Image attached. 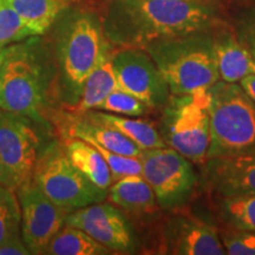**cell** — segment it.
Here are the masks:
<instances>
[{
	"label": "cell",
	"instance_id": "1",
	"mask_svg": "<svg viewBox=\"0 0 255 255\" xmlns=\"http://www.w3.org/2000/svg\"><path fill=\"white\" fill-rule=\"evenodd\" d=\"M101 19L110 45L143 49L223 23L214 2L197 0H107Z\"/></svg>",
	"mask_w": 255,
	"mask_h": 255
},
{
	"label": "cell",
	"instance_id": "2",
	"mask_svg": "<svg viewBox=\"0 0 255 255\" xmlns=\"http://www.w3.org/2000/svg\"><path fill=\"white\" fill-rule=\"evenodd\" d=\"M144 49L173 95L206 90L220 81L212 30L158 40Z\"/></svg>",
	"mask_w": 255,
	"mask_h": 255
},
{
	"label": "cell",
	"instance_id": "3",
	"mask_svg": "<svg viewBox=\"0 0 255 255\" xmlns=\"http://www.w3.org/2000/svg\"><path fill=\"white\" fill-rule=\"evenodd\" d=\"M209 91L208 159L255 151V102L239 83L220 79Z\"/></svg>",
	"mask_w": 255,
	"mask_h": 255
},
{
	"label": "cell",
	"instance_id": "4",
	"mask_svg": "<svg viewBox=\"0 0 255 255\" xmlns=\"http://www.w3.org/2000/svg\"><path fill=\"white\" fill-rule=\"evenodd\" d=\"M210 91L173 95L162 108L159 133L167 146L205 165L210 145Z\"/></svg>",
	"mask_w": 255,
	"mask_h": 255
},
{
	"label": "cell",
	"instance_id": "5",
	"mask_svg": "<svg viewBox=\"0 0 255 255\" xmlns=\"http://www.w3.org/2000/svg\"><path fill=\"white\" fill-rule=\"evenodd\" d=\"M47 70L27 45L2 49L0 68V109L43 120L50 92Z\"/></svg>",
	"mask_w": 255,
	"mask_h": 255
},
{
	"label": "cell",
	"instance_id": "6",
	"mask_svg": "<svg viewBox=\"0 0 255 255\" xmlns=\"http://www.w3.org/2000/svg\"><path fill=\"white\" fill-rule=\"evenodd\" d=\"M110 53L101 17L81 12L69 19L59 37L58 60L66 83L76 89L77 100L89 75Z\"/></svg>",
	"mask_w": 255,
	"mask_h": 255
},
{
	"label": "cell",
	"instance_id": "7",
	"mask_svg": "<svg viewBox=\"0 0 255 255\" xmlns=\"http://www.w3.org/2000/svg\"><path fill=\"white\" fill-rule=\"evenodd\" d=\"M33 178L52 202L69 213L104 202L108 196V190L92 183L71 163L63 143H51L40 152Z\"/></svg>",
	"mask_w": 255,
	"mask_h": 255
},
{
	"label": "cell",
	"instance_id": "8",
	"mask_svg": "<svg viewBox=\"0 0 255 255\" xmlns=\"http://www.w3.org/2000/svg\"><path fill=\"white\" fill-rule=\"evenodd\" d=\"M139 159L142 176L154 190L159 208L175 210L189 202L197 186L189 159L170 146L146 149Z\"/></svg>",
	"mask_w": 255,
	"mask_h": 255
},
{
	"label": "cell",
	"instance_id": "9",
	"mask_svg": "<svg viewBox=\"0 0 255 255\" xmlns=\"http://www.w3.org/2000/svg\"><path fill=\"white\" fill-rule=\"evenodd\" d=\"M23 115L0 109V173L1 181L17 191L33 178L39 136Z\"/></svg>",
	"mask_w": 255,
	"mask_h": 255
},
{
	"label": "cell",
	"instance_id": "10",
	"mask_svg": "<svg viewBox=\"0 0 255 255\" xmlns=\"http://www.w3.org/2000/svg\"><path fill=\"white\" fill-rule=\"evenodd\" d=\"M119 89L141 100L152 110H162L171 96L167 82L143 47L120 46L111 52Z\"/></svg>",
	"mask_w": 255,
	"mask_h": 255
},
{
	"label": "cell",
	"instance_id": "11",
	"mask_svg": "<svg viewBox=\"0 0 255 255\" xmlns=\"http://www.w3.org/2000/svg\"><path fill=\"white\" fill-rule=\"evenodd\" d=\"M20 234L31 254H44L52 238L66 225L68 210L57 206L32 178L17 190Z\"/></svg>",
	"mask_w": 255,
	"mask_h": 255
},
{
	"label": "cell",
	"instance_id": "12",
	"mask_svg": "<svg viewBox=\"0 0 255 255\" xmlns=\"http://www.w3.org/2000/svg\"><path fill=\"white\" fill-rule=\"evenodd\" d=\"M66 225L82 229L110 251H133L131 226L113 203H92L72 210L66 216Z\"/></svg>",
	"mask_w": 255,
	"mask_h": 255
},
{
	"label": "cell",
	"instance_id": "13",
	"mask_svg": "<svg viewBox=\"0 0 255 255\" xmlns=\"http://www.w3.org/2000/svg\"><path fill=\"white\" fill-rule=\"evenodd\" d=\"M203 181L220 197L255 195V151L208 159Z\"/></svg>",
	"mask_w": 255,
	"mask_h": 255
},
{
	"label": "cell",
	"instance_id": "14",
	"mask_svg": "<svg viewBox=\"0 0 255 255\" xmlns=\"http://www.w3.org/2000/svg\"><path fill=\"white\" fill-rule=\"evenodd\" d=\"M55 124L63 139L79 138L117 154L141 157L143 150L119 130L88 117L66 110L55 116Z\"/></svg>",
	"mask_w": 255,
	"mask_h": 255
},
{
	"label": "cell",
	"instance_id": "15",
	"mask_svg": "<svg viewBox=\"0 0 255 255\" xmlns=\"http://www.w3.org/2000/svg\"><path fill=\"white\" fill-rule=\"evenodd\" d=\"M165 244L170 254H227L218 229L190 215H177L169 220L165 228Z\"/></svg>",
	"mask_w": 255,
	"mask_h": 255
},
{
	"label": "cell",
	"instance_id": "16",
	"mask_svg": "<svg viewBox=\"0 0 255 255\" xmlns=\"http://www.w3.org/2000/svg\"><path fill=\"white\" fill-rule=\"evenodd\" d=\"M212 38L221 81L239 83L247 76L255 75V59L239 40L233 26L223 21L213 28Z\"/></svg>",
	"mask_w": 255,
	"mask_h": 255
},
{
	"label": "cell",
	"instance_id": "17",
	"mask_svg": "<svg viewBox=\"0 0 255 255\" xmlns=\"http://www.w3.org/2000/svg\"><path fill=\"white\" fill-rule=\"evenodd\" d=\"M107 199L120 209L133 214H150L159 208L154 190L142 175H130L115 181Z\"/></svg>",
	"mask_w": 255,
	"mask_h": 255
},
{
	"label": "cell",
	"instance_id": "18",
	"mask_svg": "<svg viewBox=\"0 0 255 255\" xmlns=\"http://www.w3.org/2000/svg\"><path fill=\"white\" fill-rule=\"evenodd\" d=\"M116 89H119V84L110 53L89 75L87 81L83 84L78 100L76 103L66 105V110L75 114H85L90 110L97 109L98 105Z\"/></svg>",
	"mask_w": 255,
	"mask_h": 255
},
{
	"label": "cell",
	"instance_id": "19",
	"mask_svg": "<svg viewBox=\"0 0 255 255\" xmlns=\"http://www.w3.org/2000/svg\"><path fill=\"white\" fill-rule=\"evenodd\" d=\"M63 145L71 163L83 175L102 189H109L114 182L113 174L97 148L79 138L63 139Z\"/></svg>",
	"mask_w": 255,
	"mask_h": 255
},
{
	"label": "cell",
	"instance_id": "20",
	"mask_svg": "<svg viewBox=\"0 0 255 255\" xmlns=\"http://www.w3.org/2000/svg\"><path fill=\"white\" fill-rule=\"evenodd\" d=\"M85 115L92 120L119 130L142 150L167 146L159 133V130L156 129L154 124L148 121L130 119L128 116L107 113V111L90 110L85 113Z\"/></svg>",
	"mask_w": 255,
	"mask_h": 255
},
{
	"label": "cell",
	"instance_id": "21",
	"mask_svg": "<svg viewBox=\"0 0 255 255\" xmlns=\"http://www.w3.org/2000/svg\"><path fill=\"white\" fill-rule=\"evenodd\" d=\"M34 36L43 34L71 4V0H7Z\"/></svg>",
	"mask_w": 255,
	"mask_h": 255
},
{
	"label": "cell",
	"instance_id": "22",
	"mask_svg": "<svg viewBox=\"0 0 255 255\" xmlns=\"http://www.w3.org/2000/svg\"><path fill=\"white\" fill-rule=\"evenodd\" d=\"M111 251L82 229L65 225L57 233L45 253L50 255H105Z\"/></svg>",
	"mask_w": 255,
	"mask_h": 255
},
{
	"label": "cell",
	"instance_id": "23",
	"mask_svg": "<svg viewBox=\"0 0 255 255\" xmlns=\"http://www.w3.org/2000/svg\"><path fill=\"white\" fill-rule=\"evenodd\" d=\"M220 215L228 227L255 231V195L221 197Z\"/></svg>",
	"mask_w": 255,
	"mask_h": 255
},
{
	"label": "cell",
	"instance_id": "24",
	"mask_svg": "<svg viewBox=\"0 0 255 255\" xmlns=\"http://www.w3.org/2000/svg\"><path fill=\"white\" fill-rule=\"evenodd\" d=\"M20 218L17 191L0 181V242L20 235Z\"/></svg>",
	"mask_w": 255,
	"mask_h": 255
},
{
	"label": "cell",
	"instance_id": "25",
	"mask_svg": "<svg viewBox=\"0 0 255 255\" xmlns=\"http://www.w3.org/2000/svg\"><path fill=\"white\" fill-rule=\"evenodd\" d=\"M32 36L34 34L7 0H0V49Z\"/></svg>",
	"mask_w": 255,
	"mask_h": 255
},
{
	"label": "cell",
	"instance_id": "26",
	"mask_svg": "<svg viewBox=\"0 0 255 255\" xmlns=\"http://www.w3.org/2000/svg\"><path fill=\"white\" fill-rule=\"evenodd\" d=\"M97 110L128 117H139L148 113L150 108L129 92L116 89L98 105Z\"/></svg>",
	"mask_w": 255,
	"mask_h": 255
},
{
	"label": "cell",
	"instance_id": "27",
	"mask_svg": "<svg viewBox=\"0 0 255 255\" xmlns=\"http://www.w3.org/2000/svg\"><path fill=\"white\" fill-rule=\"evenodd\" d=\"M220 239L229 255H255V231L228 227L219 232Z\"/></svg>",
	"mask_w": 255,
	"mask_h": 255
},
{
	"label": "cell",
	"instance_id": "28",
	"mask_svg": "<svg viewBox=\"0 0 255 255\" xmlns=\"http://www.w3.org/2000/svg\"><path fill=\"white\" fill-rule=\"evenodd\" d=\"M98 149L103 156L107 164L109 165L111 174H113V180H120L130 175H142V163L139 157H130V156H124L117 152L107 150L102 146L94 145ZM113 182V183H114Z\"/></svg>",
	"mask_w": 255,
	"mask_h": 255
},
{
	"label": "cell",
	"instance_id": "29",
	"mask_svg": "<svg viewBox=\"0 0 255 255\" xmlns=\"http://www.w3.org/2000/svg\"><path fill=\"white\" fill-rule=\"evenodd\" d=\"M233 28L242 45L250 51L255 59V7L247 8L239 13Z\"/></svg>",
	"mask_w": 255,
	"mask_h": 255
},
{
	"label": "cell",
	"instance_id": "30",
	"mask_svg": "<svg viewBox=\"0 0 255 255\" xmlns=\"http://www.w3.org/2000/svg\"><path fill=\"white\" fill-rule=\"evenodd\" d=\"M31 254L20 235H15L0 242V255H27Z\"/></svg>",
	"mask_w": 255,
	"mask_h": 255
},
{
	"label": "cell",
	"instance_id": "31",
	"mask_svg": "<svg viewBox=\"0 0 255 255\" xmlns=\"http://www.w3.org/2000/svg\"><path fill=\"white\" fill-rule=\"evenodd\" d=\"M239 84L241 85L242 89L250 95V97L255 102V75H251L241 79L239 82Z\"/></svg>",
	"mask_w": 255,
	"mask_h": 255
},
{
	"label": "cell",
	"instance_id": "32",
	"mask_svg": "<svg viewBox=\"0 0 255 255\" xmlns=\"http://www.w3.org/2000/svg\"><path fill=\"white\" fill-rule=\"evenodd\" d=\"M1 62H2V49H0V68H1Z\"/></svg>",
	"mask_w": 255,
	"mask_h": 255
},
{
	"label": "cell",
	"instance_id": "33",
	"mask_svg": "<svg viewBox=\"0 0 255 255\" xmlns=\"http://www.w3.org/2000/svg\"><path fill=\"white\" fill-rule=\"evenodd\" d=\"M197 1H213V0H197Z\"/></svg>",
	"mask_w": 255,
	"mask_h": 255
},
{
	"label": "cell",
	"instance_id": "34",
	"mask_svg": "<svg viewBox=\"0 0 255 255\" xmlns=\"http://www.w3.org/2000/svg\"><path fill=\"white\" fill-rule=\"evenodd\" d=\"M0 181H1V173H0ZM1 182H2V181H1Z\"/></svg>",
	"mask_w": 255,
	"mask_h": 255
},
{
	"label": "cell",
	"instance_id": "35",
	"mask_svg": "<svg viewBox=\"0 0 255 255\" xmlns=\"http://www.w3.org/2000/svg\"><path fill=\"white\" fill-rule=\"evenodd\" d=\"M71 1H73V0H71Z\"/></svg>",
	"mask_w": 255,
	"mask_h": 255
}]
</instances>
